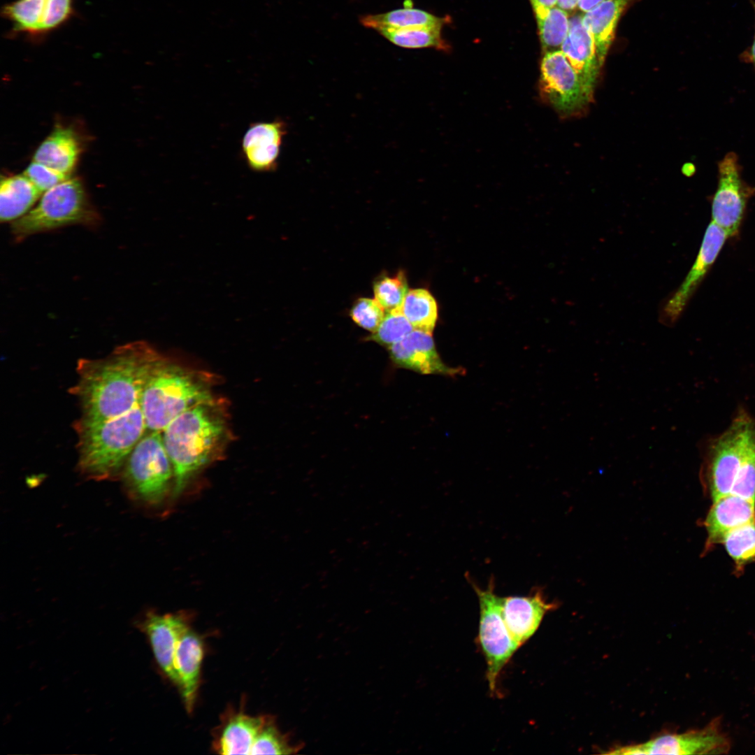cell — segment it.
<instances>
[{
  "label": "cell",
  "instance_id": "836d02e7",
  "mask_svg": "<svg viewBox=\"0 0 755 755\" xmlns=\"http://www.w3.org/2000/svg\"><path fill=\"white\" fill-rule=\"evenodd\" d=\"M23 173L43 194L71 178L34 160Z\"/></svg>",
  "mask_w": 755,
  "mask_h": 755
},
{
  "label": "cell",
  "instance_id": "5bb4252c",
  "mask_svg": "<svg viewBox=\"0 0 755 755\" xmlns=\"http://www.w3.org/2000/svg\"><path fill=\"white\" fill-rule=\"evenodd\" d=\"M268 715L251 716L229 707L213 733V749L220 754H250Z\"/></svg>",
  "mask_w": 755,
  "mask_h": 755
},
{
  "label": "cell",
  "instance_id": "6da1fadb",
  "mask_svg": "<svg viewBox=\"0 0 755 755\" xmlns=\"http://www.w3.org/2000/svg\"><path fill=\"white\" fill-rule=\"evenodd\" d=\"M164 357L145 341L115 347L103 358L79 359L78 380L71 392L78 398L80 418L99 421L123 415L140 403L154 368Z\"/></svg>",
  "mask_w": 755,
  "mask_h": 755
},
{
  "label": "cell",
  "instance_id": "ac0fdd59",
  "mask_svg": "<svg viewBox=\"0 0 755 755\" xmlns=\"http://www.w3.org/2000/svg\"><path fill=\"white\" fill-rule=\"evenodd\" d=\"M203 656V642L190 628L178 641L173 661L178 686L189 713L193 712L196 700Z\"/></svg>",
  "mask_w": 755,
  "mask_h": 755
},
{
  "label": "cell",
  "instance_id": "1f68e13d",
  "mask_svg": "<svg viewBox=\"0 0 755 755\" xmlns=\"http://www.w3.org/2000/svg\"><path fill=\"white\" fill-rule=\"evenodd\" d=\"M74 0H45L44 16L40 36H45L61 28L73 17Z\"/></svg>",
  "mask_w": 755,
  "mask_h": 755
},
{
  "label": "cell",
  "instance_id": "277c9868",
  "mask_svg": "<svg viewBox=\"0 0 755 755\" xmlns=\"http://www.w3.org/2000/svg\"><path fill=\"white\" fill-rule=\"evenodd\" d=\"M208 380L164 357L152 370L141 397L147 431L162 432L185 410L214 400Z\"/></svg>",
  "mask_w": 755,
  "mask_h": 755
},
{
  "label": "cell",
  "instance_id": "d6986e66",
  "mask_svg": "<svg viewBox=\"0 0 755 755\" xmlns=\"http://www.w3.org/2000/svg\"><path fill=\"white\" fill-rule=\"evenodd\" d=\"M755 521V502L732 493L713 501L705 520L706 548L721 542L731 530Z\"/></svg>",
  "mask_w": 755,
  "mask_h": 755
},
{
  "label": "cell",
  "instance_id": "9c48e42d",
  "mask_svg": "<svg viewBox=\"0 0 755 755\" xmlns=\"http://www.w3.org/2000/svg\"><path fill=\"white\" fill-rule=\"evenodd\" d=\"M539 88L542 99L566 117L583 111L593 96L561 50L545 52Z\"/></svg>",
  "mask_w": 755,
  "mask_h": 755
},
{
  "label": "cell",
  "instance_id": "ffe728a7",
  "mask_svg": "<svg viewBox=\"0 0 755 755\" xmlns=\"http://www.w3.org/2000/svg\"><path fill=\"white\" fill-rule=\"evenodd\" d=\"M80 152V145L75 131L71 128L58 127L41 143L33 160L71 175Z\"/></svg>",
  "mask_w": 755,
  "mask_h": 755
},
{
  "label": "cell",
  "instance_id": "7a4b0ae2",
  "mask_svg": "<svg viewBox=\"0 0 755 755\" xmlns=\"http://www.w3.org/2000/svg\"><path fill=\"white\" fill-rule=\"evenodd\" d=\"M161 433L173 469L172 494L177 498L217 453L225 436V420L214 399L185 410Z\"/></svg>",
  "mask_w": 755,
  "mask_h": 755
},
{
  "label": "cell",
  "instance_id": "f546056e",
  "mask_svg": "<svg viewBox=\"0 0 755 755\" xmlns=\"http://www.w3.org/2000/svg\"><path fill=\"white\" fill-rule=\"evenodd\" d=\"M408 292V282L403 271L391 276L383 275L373 284L375 299L386 312L401 309Z\"/></svg>",
  "mask_w": 755,
  "mask_h": 755
},
{
  "label": "cell",
  "instance_id": "9a60e30c",
  "mask_svg": "<svg viewBox=\"0 0 755 755\" xmlns=\"http://www.w3.org/2000/svg\"><path fill=\"white\" fill-rule=\"evenodd\" d=\"M556 608L540 589L527 596L503 597V616L507 628L519 647L536 632L545 615Z\"/></svg>",
  "mask_w": 755,
  "mask_h": 755
},
{
  "label": "cell",
  "instance_id": "83f0119b",
  "mask_svg": "<svg viewBox=\"0 0 755 755\" xmlns=\"http://www.w3.org/2000/svg\"><path fill=\"white\" fill-rule=\"evenodd\" d=\"M302 747L301 743H292L289 735L280 731L274 717L268 715L255 739L250 754H294Z\"/></svg>",
  "mask_w": 755,
  "mask_h": 755
},
{
  "label": "cell",
  "instance_id": "8fae6325",
  "mask_svg": "<svg viewBox=\"0 0 755 755\" xmlns=\"http://www.w3.org/2000/svg\"><path fill=\"white\" fill-rule=\"evenodd\" d=\"M190 619L185 614L150 613L139 624L147 636L155 660L166 676L176 686L178 677L174 668V656L178 641L191 628Z\"/></svg>",
  "mask_w": 755,
  "mask_h": 755
},
{
  "label": "cell",
  "instance_id": "74e56055",
  "mask_svg": "<svg viewBox=\"0 0 755 755\" xmlns=\"http://www.w3.org/2000/svg\"><path fill=\"white\" fill-rule=\"evenodd\" d=\"M542 5L547 7H554L556 6L557 0H538Z\"/></svg>",
  "mask_w": 755,
  "mask_h": 755
},
{
  "label": "cell",
  "instance_id": "7402d4cb",
  "mask_svg": "<svg viewBox=\"0 0 755 755\" xmlns=\"http://www.w3.org/2000/svg\"><path fill=\"white\" fill-rule=\"evenodd\" d=\"M43 193L24 174L1 179L0 187V220L13 222L27 214Z\"/></svg>",
  "mask_w": 755,
  "mask_h": 755
},
{
  "label": "cell",
  "instance_id": "cb8c5ba5",
  "mask_svg": "<svg viewBox=\"0 0 755 755\" xmlns=\"http://www.w3.org/2000/svg\"><path fill=\"white\" fill-rule=\"evenodd\" d=\"M365 27L380 29H403L414 27L442 26L443 19L414 8H403L378 14H367L359 17Z\"/></svg>",
  "mask_w": 755,
  "mask_h": 755
},
{
  "label": "cell",
  "instance_id": "30bf717a",
  "mask_svg": "<svg viewBox=\"0 0 755 755\" xmlns=\"http://www.w3.org/2000/svg\"><path fill=\"white\" fill-rule=\"evenodd\" d=\"M728 236L717 224L710 222L696 258L681 285L663 305L660 321L667 326L676 323L692 296L712 268Z\"/></svg>",
  "mask_w": 755,
  "mask_h": 755
},
{
  "label": "cell",
  "instance_id": "f35d334b",
  "mask_svg": "<svg viewBox=\"0 0 755 755\" xmlns=\"http://www.w3.org/2000/svg\"><path fill=\"white\" fill-rule=\"evenodd\" d=\"M753 7H754V13H755V2H754V3H753Z\"/></svg>",
  "mask_w": 755,
  "mask_h": 755
},
{
  "label": "cell",
  "instance_id": "e0dca14e",
  "mask_svg": "<svg viewBox=\"0 0 755 755\" xmlns=\"http://www.w3.org/2000/svg\"><path fill=\"white\" fill-rule=\"evenodd\" d=\"M644 754H713L726 753L728 743L715 726L682 734H666L642 743Z\"/></svg>",
  "mask_w": 755,
  "mask_h": 755
},
{
  "label": "cell",
  "instance_id": "52a82bcc",
  "mask_svg": "<svg viewBox=\"0 0 755 755\" xmlns=\"http://www.w3.org/2000/svg\"><path fill=\"white\" fill-rule=\"evenodd\" d=\"M472 586L480 606L477 639L486 661L489 688L495 694L503 669L519 646L512 638L504 621L503 598L496 594L493 579L485 589H480L475 583Z\"/></svg>",
  "mask_w": 755,
  "mask_h": 755
},
{
  "label": "cell",
  "instance_id": "f1b7e54d",
  "mask_svg": "<svg viewBox=\"0 0 755 755\" xmlns=\"http://www.w3.org/2000/svg\"><path fill=\"white\" fill-rule=\"evenodd\" d=\"M721 542L738 569L755 561V521L731 530Z\"/></svg>",
  "mask_w": 755,
  "mask_h": 755
},
{
  "label": "cell",
  "instance_id": "484cf974",
  "mask_svg": "<svg viewBox=\"0 0 755 755\" xmlns=\"http://www.w3.org/2000/svg\"><path fill=\"white\" fill-rule=\"evenodd\" d=\"M401 311L414 329L431 333L438 319V306L431 293L424 289L408 291Z\"/></svg>",
  "mask_w": 755,
  "mask_h": 755
},
{
  "label": "cell",
  "instance_id": "2e32d148",
  "mask_svg": "<svg viewBox=\"0 0 755 755\" xmlns=\"http://www.w3.org/2000/svg\"><path fill=\"white\" fill-rule=\"evenodd\" d=\"M583 14L579 11L569 15V27L561 50L576 71L587 89L593 94L602 67L592 35L584 26Z\"/></svg>",
  "mask_w": 755,
  "mask_h": 755
},
{
  "label": "cell",
  "instance_id": "3957f363",
  "mask_svg": "<svg viewBox=\"0 0 755 755\" xmlns=\"http://www.w3.org/2000/svg\"><path fill=\"white\" fill-rule=\"evenodd\" d=\"M78 467L86 476L105 480L122 472L126 461L147 431L140 403L120 416L99 421L80 418Z\"/></svg>",
  "mask_w": 755,
  "mask_h": 755
},
{
  "label": "cell",
  "instance_id": "4dcf8cb0",
  "mask_svg": "<svg viewBox=\"0 0 755 755\" xmlns=\"http://www.w3.org/2000/svg\"><path fill=\"white\" fill-rule=\"evenodd\" d=\"M413 329L401 309H396L386 312L382 322L368 339L388 348L406 337Z\"/></svg>",
  "mask_w": 755,
  "mask_h": 755
},
{
  "label": "cell",
  "instance_id": "44dd1931",
  "mask_svg": "<svg viewBox=\"0 0 755 755\" xmlns=\"http://www.w3.org/2000/svg\"><path fill=\"white\" fill-rule=\"evenodd\" d=\"M634 1L605 0L583 14V23L593 36L601 66L614 40L615 29L622 13Z\"/></svg>",
  "mask_w": 755,
  "mask_h": 755
},
{
  "label": "cell",
  "instance_id": "ba28073f",
  "mask_svg": "<svg viewBox=\"0 0 755 755\" xmlns=\"http://www.w3.org/2000/svg\"><path fill=\"white\" fill-rule=\"evenodd\" d=\"M717 186L712 198L713 223L728 238L739 234L749 199L755 196V187L742 176L739 158L734 152L726 153L718 163Z\"/></svg>",
  "mask_w": 755,
  "mask_h": 755
},
{
  "label": "cell",
  "instance_id": "7c38bea8",
  "mask_svg": "<svg viewBox=\"0 0 755 755\" xmlns=\"http://www.w3.org/2000/svg\"><path fill=\"white\" fill-rule=\"evenodd\" d=\"M387 349L395 365L422 374L454 375L463 371L443 362L429 332L414 329Z\"/></svg>",
  "mask_w": 755,
  "mask_h": 755
},
{
  "label": "cell",
  "instance_id": "e575fe53",
  "mask_svg": "<svg viewBox=\"0 0 755 755\" xmlns=\"http://www.w3.org/2000/svg\"><path fill=\"white\" fill-rule=\"evenodd\" d=\"M605 0H579L577 6V11L584 14L596 8Z\"/></svg>",
  "mask_w": 755,
  "mask_h": 755
},
{
  "label": "cell",
  "instance_id": "8992f818",
  "mask_svg": "<svg viewBox=\"0 0 755 755\" xmlns=\"http://www.w3.org/2000/svg\"><path fill=\"white\" fill-rule=\"evenodd\" d=\"M122 474L129 491L138 500L156 505L161 503L173 483L171 461L162 433H145L130 453Z\"/></svg>",
  "mask_w": 755,
  "mask_h": 755
},
{
  "label": "cell",
  "instance_id": "d590c367",
  "mask_svg": "<svg viewBox=\"0 0 755 755\" xmlns=\"http://www.w3.org/2000/svg\"><path fill=\"white\" fill-rule=\"evenodd\" d=\"M579 0H557L556 6L569 15L575 12Z\"/></svg>",
  "mask_w": 755,
  "mask_h": 755
},
{
  "label": "cell",
  "instance_id": "5b68a950",
  "mask_svg": "<svg viewBox=\"0 0 755 755\" xmlns=\"http://www.w3.org/2000/svg\"><path fill=\"white\" fill-rule=\"evenodd\" d=\"M100 222L101 217L90 203L82 183L71 178L44 192L27 214L10 223V231L14 240L20 242L65 226L94 228Z\"/></svg>",
  "mask_w": 755,
  "mask_h": 755
},
{
  "label": "cell",
  "instance_id": "4fadbf2b",
  "mask_svg": "<svg viewBox=\"0 0 755 755\" xmlns=\"http://www.w3.org/2000/svg\"><path fill=\"white\" fill-rule=\"evenodd\" d=\"M286 124L281 120L252 123L241 142L243 156L255 172L274 171L278 165Z\"/></svg>",
  "mask_w": 755,
  "mask_h": 755
},
{
  "label": "cell",
  "instance_id": "4316f807",
  "mask_svg": "<svg viewBox=\"0 0 755 755\" xmlns=\"http://www.w3.org/2000/svg\"><path fill=\"white\" fill-rule=\"evenodd\" d=\"M442 26L380 29L377 31L393 44L405 48L445 46L440 35Z\"/></svg>",
  "mask_w": 755,
  "mask_h": 755
},
{
  "label": "cell",
  "instance_id": "d4e9b609",
  "mask_svg": "<svg viewBox=\"0 0 755 755\" xmlns=\"http://www.w3.org/2000/svg\"><path fill=\"white\" fill-rule=\"evenodd\" d=\"M45 0H17L1 9V15L12 24V33L41 40L40 32Z\"/></svg>",
  "mask_w": 755,
  "mask_h": 755
},
{
  "label": "cell",
  "instance_id": "8d00e7d4",
  "mask_svg": "<svg viewBox=\"0 0 755 755\" xmlns=\"http://www.w3.org/2000/svg\"><path fill=\"white\" fill-rule=\"evenodd\" d=\"M745 62L752 64L755 69V36L750 46L741 56Z\"/></svg>",
  "mask_w": 755,
  "mask_h": 755
},
{
  "label": "cell",
  "instance_id": "603a6c76",
  "mask_svg": "<svg viewBox=\"0 0 755 755\" xmlns=\"http://www.w3.org/2000/svg\"><path fill=\"white\" fill-rule=\"evenodd\" d=\"M535 13L545 52L561 50L567 36L569 14L558 6L547 7L538 0H530Z\"/></svg>",
  "mask_w": 755,
  "mask_h": 755
},
{
  "label": "cell",
  "instance_id": "d6a6232c",
  "mask_svg": "<svg viewBox=\"0 0 755 755\" xmlns=\"http://www.w3.org/2000/svg\"><path fill=\"white\" fill-rule=\"evenodd\" d=\"M384 312L375 299L360 298L354 303L350 314L357 325L373 333L384 319Z\"/></svg>",
  "mask_w": 755,
  "mask_h": 755
}]
</instances>
